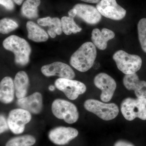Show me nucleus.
I'll use <instances>...</instances> for the list:
<instances>
[{
	"label": "nucleus",
	"mask_w": 146,
	"mask_h": 146,
	"mask_svg": "<svg viewBox=\"0 0 146 146\" xmlns=\"http://www.w3.org/2000/svg\"><path fill=\"white\" fill-rule=\"evenodd\" d=\"M97 53L96 46L92 42H85L72 55L70 64L78 71L86 72L94 65Z\"/></svg>",
	"instance_id": "obj_1"
},
{
	"label": "nucleus",
	"mask_w": 146,
	"mask_h": 146,
	"mask_svg": "<svg viewBox=\"0 0 146 146\" xmlns=\"http://www.w3.org/2000/svg\"><path fill=\"white\" fill-rule=\"evenodd\" d=\"M3 45L6 50L13 53L15 56L14 60L16 64L24 66L28 63L31 49L25 39L12 35L4 40Z\"/></svg>",
	"instance_id": "obj_2"
},
{
	"label": "nucleus",
	"mask_w": 146,
	"mask_h": 146,
	"mask_svg": "<svg viewBox=\"0 0 146 146\" xmlns=\"http://www.w3.org/2000/svg\"><path fill=\"white\" fill-rule=\"evenodd\" d=\"M121 110L123 116L128 121H132L136 118L146 120V98H127L121 104Z\"/></svg>",
	"instance_id": "obj_3"
},
{
	"label": "nucleus",
	"mask_w": 146,
	"mask_h": 146,
	"mask_svg": "<svg viewBox=\"0 0 146 146\" xmlns=\"http://www.w3.org/2000/svg\"><path fill=\"white\" fill-rule=\"evenodd\" d=\"M112 58L118 69L125 75L136 73L142 66V60L140 56L129 54L123 50L115 52Z\"/></svg>",
	"instance_id": "obj_4"
},
{
	"label": "nucleus",
	"mask_w": 146,
	"mask_h": 146,
	"mask_svg": "<svg viewBox=\"0 0 146 146\" xmlns=\"http://www.w3.org/2000/svg\"><path fill=\"white\" fill-rule=\"evenodd\" d=\"M84 106L87 111L105 121L113 119L117 116L119 112V108L115 104L104 103L96 100H86Z\"/></svg>",
	"instance_id": "obj_5"
},
{
	"label": "nucleus",
	"mask_w": 146,
	"mask_h": 146,
	"mask_svg": "<svg viewBox=\"0 0 146 146\" xmlns=\"http://www.w3.org/2000/svg\"><path fill=\"white\" fill-rule=\"evenodd\" d=\"M52 111L55 117L63 119L69 124L76 123L79 118L76 106L70 102L62 99H56L53 102Z\"/></svg>",
	"instance_id": "obj_6"
},
{
	"label": "nucleus",
	"mask_w": 146,
	"mask_h": 146,
	"mask_svg": "<svg viewBox=\"0 0 146 146\" xmlns=\"http://www.w3.org/2000/svg\"><path fill=\"white\" fill-rule=\"evenodd\" d=\"M31 119L30 112L20 108L11 110L7 121L10 130L14 134H18L23 132L26 125Z\"/></svg>",
	"instance_id": "obj_7"
},
{
	"label": "nucleus",
	"mask_w": 146,
	"mask_h": 146,
	"mask_svg": "<svg viewBox=\"0 0 146 146\" xmlns=\"http://www.w3.org/2000/svg\"><path fill=\"white\" fill-rule=\"evenodd\" d=\"M56 87L62 91L69 99L74 100L86 90L84 84L77 80L65 78H58L55 82Z\"/></svg>",
	"instance_id": "obj_8"
},
{
	"label": "nucleus",
	"mask_w": 146,
	"mask_h": 146,
	"mask_svg": "<svg viewBox=\"0 0 146 146\" xmlns=\"http://www.w3.org/2000/svg\"><path fill=\"white\" fill-rule=\"evenodd\" d=\"M94 83L97 88L100 89V99L105 102L112 99L117 87V83L112 77L104 73H100L96 76Z\"/></svg>",
	"instance_id": "obj_9"
},
{
	"label": "nucleus",
	"mask_w": 146,
	"mask_h": 146,
	"mask_svg": "<svg viewBox=\"0 0 146 146\" xmlns=\"http://www.w3.org/2000/svg\"><path fill=\"white\" fill-rule=\"evenodd\" d=\"M96 8L102 16L115 21L122 20L126 14V11L116 0H101L97 3Z\"/></svg>",
	"instance_id": "obj_10"
},
{
	"label": "nucleus",
	"mask_w": 146,
	"mask_h": 146,
	"mask_svg": "<svg viewBox=\"0 0 146 146\" xmlns=\"http://www.w3.org/2000/svg\"><path fill=\"white\" fill-rule=\"evenodd\" d=\"M41 72L48 77L58 76L61 78L71 80L75 77V73L69 65L59 61L44 65L41 68Z\"/></svg>",
	"instance_id": "obj_11"
},
{
	"label": "nucleus",
	"mask_w": 146,
	"mask_h": 146,
	"mask_svg": "<svg viewBox=\"0 0 146 146\" xmlns=\"http://www.w3.org/2000/svg\"><path fill=\"white\" fill-rule=\"evenodd\" d=\"M78 134V131L74 128L58 127L50 131L48 137L53 143L63 145L76 138Z\"/></svg>",
	"instance_id": "obj_12"
},
{
	"label": "nucleus",
	"mask_w": 146,
	"mask_h": 146,
	"mask_svg": "<svg viewBox=\"0 0 146 146\" xmlns=\"http://www.w3.org/2000/svg\"><path fill=\"white\" fill-rule=\"evenodd\" d=\"M73 8L77 11V16L86 23L96 25L101 20V14L97 8L93 6L85 4H77Z\"/></svg>",
	"instance_id": "obj_13"
},
{
	"label": "nucleus",
	"mask_w": 146,
	"mask_h": 146,
	"mask_svg": "<svg viewBox=\"0 0 146 146\" xmlns=\"http://www.w3.org/2000/svg\"><path fill=\"white\" fill-rule=\"evenodd\" d=\"M17 104L20 108L31 113L39 114L43 108L42 94L39 92H35L29 96L18 99Z\"/></svg>",
	"instance_id": "obj_14"
},
{
	"label": "nucleus",
	"mask_w": 146,
	"mask_h": 146,
	"mask_svg": "<svg viewBox=\"0 0 146 146\" xmlns=\"http://www.w3.org/2000/svg\"><path fill=\"white\" fill-rule=\"evenodd\" d=\"M123 83L127 90L134 91L137 98H146V81L140 80L136 73L125 75Z\"/></svg>",
	"instance_id": "obj_15"
},
{
	"label": "nucleus",
	"mask_w": 146,
	"mask_h": 146,
	"mask_svg": "<svg viewBox=\"0 0 146 146\" xmlns=\"http://www.w3.org/2000/svg\"><path fill=\"white\" fill-rule=\"evenodd\" d=\"M114 32L109 29L103 28L101 31L94 29L91 33L92 43L99 49L103 50L107 48L108 42L115 37Z\"/></svg>",
	"instance_id": "obj_16"
},
{
	"label": "nucleus",
	"mask_w": 146,
	"mask_h": 146,
	"mask_svg": "<svg viewBox=\"0 0 146 146\" xmlns=\"http://www.w3.org/2000/svg\"><path fill=\"white\" fill-rule=\"evenodd\" d=\"M14 82L10 77H5L0 83V100L5 104H8L14 99Z\"/></svg>",
	"instance_id": "obj_17"
},
{
	"label": "nucleus",
	"mask_w": 146,
	"mask_h": 146,
	"mask_svg": "<svg viewBox=\"0 0 146 146\" xmlns=\"http://www.w3.org/2000/svg\"><path fill=\"white\" fill-rule=\"evenodd\" d=\"M29 81L28 76L24 71H20L15 76L14 88L16 97L18 99L25 98L28 89Z\"/></svg>",
	"instance_id": "obj_18"
},
{
	"label": "nucleus",
	"mask_w": 146,
	"mask_h": 146,
	"mask_svg": "<svg viewBox=\"0 0 146 146\" xmlns=\"http://www.w3.org/2000/svg\"><path fill=\"white\" fill-rule=\"evenodd\" d=\"M37 22L40 25L49 27L48 33L52 38L55 37L56 35H60L62 33L63 31L61 21L58 18L48 17L39 18L37 20Z\"/></svg>",
	"instance_id": "obj_19"
},
{
	"label": "nucleus",
	"mask_w": 146,
	"mask_h": 146,
	"mask_svg": "<svg viewBox=\"0 0 146 146\" xmlns=\"http://www.w3.org/2000/svg\"><path fill=\"white\" fill-rule=\"evenodd\" d=\"M26 27L29 39L36 42H45L48 39L46 32L32 21H28Z\"/></svg>",
	"instance_id": "obj_20"
},
{
	"label": "nucleus",
	"mask_w": 146,
	"mask_h": 146,
	"mask_svg": "<svg viewBox=\"0 0 146 146\" xmlns=\"http://www.w3.org/2000/svg\"><path fill=\"white\" fill-rule=\"evenodd\" d=\"M40 0H26L22 6V15L29 19H34L38 17V7Z\"/></svg>",
	"instance_id": "obj_21"
},
{
	"label": "nucleus",
	"mask_w": 146,
	"mask_h": 146,
	"mask_svg": "<svg viewBox=\"0 0 146 146\" xmlns=\"http://www.w3.org/2000/svg\"><path fill=\"white\" fill-rule=\"evenodd\" d=\"M62 31L66 35L72 33L76 34L81 31L82 29L78 26L74 20V18L63 16L61 19Z\"/></svg>",
	"instance_id": "obj_22"
},
{
	"label": "nucleus",
	"mask_w": 146,
	"mask_h": 146,
	"mask_svg": "<svg viewBox=\"0 0 146 146\" xmlns=\"http://www.w3.org/2000/svg\"><path fill=\"white\" fill-rule=\"evenodd\" d=\"M36 142V139L30 135L14 137L11 139L6 143L5 146H31Z\"/></svg>",
	"instance_id": "obj_23"
},
{
	"label": "nucleus",
	"mask_w": 146,
	"mask_h": 146,
	"mask_svg": "<svg viewBox=\"0 0 146 146\" xmlns=\"http://www.w3.org/2000/svg\"><path fill=\"white\" fill-rule=\"evenodd\" d=\"M138 39L141 48L146 53V18L141 19L138 24Z\"/></svg>",
	"instance_id": "obj_24"
},
{
	"label": "nucleus",
	"mask_w": 146,
	"mask_h": 146,
	"mask_svg": "<svg viewBox=\"0 0 146 146\" xmlns=\"http://www.w3.org/2000/svg\"><path fill=\"white\" fill-rule=\"evenodd\" d=\"M18 27V24L16 22L9 18H3L0 21V32L2 34H7Z\"/></svg>",
	"instance_id": "obj_25"
},
{
	"label": "nucleus",
	"mask_w": 146,
	"mask_h": 146,
	"mask_svg": "<svg viewBox=\"0 0 146 146\" xmlns=\"http://www.w3.org/2000/svg\"><path fill=\"white\" fill-rule=\"evenodd\" d=\"M0 133H2L8 130L9 127L7 121L6 120L5 118L3 115H1L0 117Z\"/></svg>",
	"instance_id": "obj_26"
},
{
	"label": "nucleus",
	"mask_w": 146,
	"mask_h": 146,
	"mask_svg": "<svg viewBox=\"0 0 146 146\" xmlns=\"http://www.w3.org/2000/svg\"><path fill=\"white\" fill-rule=\"evenodd\" d=\"M0 4L7 10L11 11L14 9V4L12 0H0Z\"/></svg>",
	"instance_id": "obj_27"
},
{
	"label": "nucleus",
	"mask_w": 146,
	"mask_h": 146,
	"mask_svg": "<svg viewBox=\"0 0 146 146\" xmlns=\"http://www.w3.org/2000/svg\"><path fill=\"white\" fill-rule=\"evenodd\" d=\"M114 146H135L133 144L128 141L119 140L115 143Z\"/></svg>",
	"instance_id": "obj_28"
},
{
	"label": "nucleus",
	"mask_w": 146,
	"mask_h": 146,
	"mask_svg": "<svg viewBox=\"0 0 146 146\" xmlns=\"http://www.w3.org/2000/svg\"><path fill=\"white\" fill-rule=\"evenodd\" d=\"M68 15H69V17L74 18L77 16V11L75 9H72L68 12Z\"/></svg>",
	"instance_id": "obj_29"
},
{
	"label": "nucleus",
	"mask_w": 146,
	"mask_h": 146,
	"mask_svg": "<svg viewBox=\"0 0 146 146\" xmlns=\"http://www.w3.org/2000/svg\"><path fill=\"white\" fill-rule=\"evenodd\" d=\"M84 2L91 3H98L101 0H81Z\"/></svg>",
	"instance_id": "obj_30"
},
{
	"label": "nucleus",
	"mask_w": 146,
	"mask_h": 146,
	"mask_svg": "<svg viewBox=\"0 0 146 146\" xmlns=\"http://www.w3.org/2000/svg\"><path fill=\"white\" fill-rule=\"evenodd\" d=\"M13 1L16 3V4L20 5L23 3V0H13Z\"/></svg>",
	"instance_id": "obj_31"
},
{
	"label": "nucleus",
	"mask_w": 146,
	"mask_h": 146,
	"mask_svg": "<svg viewBox=\"0 0 146 146\" xmlns=\"http://www.w3.org/2000/svg\"><path fill=\"white\" fill-rule=\"evenodd\" d=\"M49 89L50 91H54L55 89L54 86H53V85H50V86L49 87Z\"/></svg>",
	"instance_id": "obj_32"
}]
</instances>
